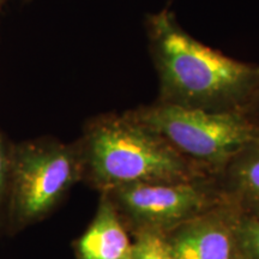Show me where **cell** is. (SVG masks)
Segmentation results:
<instances>
[{
  "label": "cell",
  "instance_id": "7a4b0ae2",
  "mask_svg": "<svg viewBox=\"0 0 259 259\" xmlns=\"http://www.w3.org/2000/svg\"><path fill=\"white\" fill-rule=\"evenodd\" d=\"M76 141L82 157V183L99 193L134 184H170L213 177L128 111L90 116Z\"/></svg>",
  "mask_w": 259,
  "mask_h": 259
},
{
  "label": "cell",
  "instance_id": "3957f363",
  "mask_svg": "<svg viewBox=\"0 0 259 259\" xmlns=\"http://www.w3.org/2000/svg\"><path fill=\"white\" fill-rule=\"evenodd\" d=\"M83 164L77 141L53 136L12 142L6 238L53 215L77 184Z\"/></svg>",
  "mask_w": 259,
  "mask_h": 259
},
{
  "label": "cell",
  "instance_id": "30bf717a",
  "mask_svg": "<svg viewBox=\"0 0 259 259\" xmlns=\"http://www.w3.org/2000/svg\"><path fill=\"white\" fill-rule=\"evenodd\" d=\"M11 145V139H9L8 136L0 130V240L6 238Z\"/></svg>",
  "mask_w": 259,
  "mask_h": 259
},
{
  "label": "cell",
  "instance_id": "8992f818",
  "mask_svg": "<svg viewBox=\"0 0 259 259\" xmlns=\"http://www.w3.org/2000/svg\"><path fill=\"white\" fill-rule=\"evenodd\" d=\"M241 213L228 199L166 233L176 259H240Z\"/></svg>",
  "mask_w": 259,
  "mask_h": 259
},
{
  "label": "cell",
  "instance_id": "52a82bcc",
  "mask_svg": "<svg viewBox=\"0 0 259 259\" xmlns=\"http://www.w3.org/2000/svg\"><path fill=\"white\" fill-rule=\"evenodd\" d=\"M130 233L105 194H99L95 215L72 242L76 259H126L131 248Z\"/></svg>",
  "mask_w": 259,
  "mask_h": 259
},
{
  "label": "cell",
  "instance_id": "7c38bea8",
  "mask_svg": "<svg viewBox=\"0 0 259 259\" xmlns=\"http://www.w3.org/2000/svg\"><path fill=\"white\" fill-rule=\"evenodd\" d=\"M244 114L247 116L253 124L259 126V84L257 88H255L253 95L251 96L247 106L245 107Z\"/></svg>",
  "mask_w": 259,
  "mask_h": 259
},
{
  "label": "cell",
  "instance_id": "9c48e42d",
  "mask_svg": "<svg viewBox=\"0 0 259 259\" xmlns=\"http://www.w3.org/2000/svg\"><path fill=\"white\" fill-rule=\"evenodd\" d=\"M132 238L134 241L126 259H176L163 233L141 232Z\"/></svg>",
  "mask_w": 259,
  "mask_h": 259
},
{
  "label": "cell",
  "instance_id": "277c9868",
  "mask_svg": "<svg viewBox=\"0 0 259 259\" xmlns=\"http://www.w3.org/2000/svg\"><path fill=\"white\" fill-rule=\"evenodd\" d=\"M128 113L213 177L259 138V126L242 112H208L155 101Z\"/></svg>",
  "mask_w": 259,
  "mask_h": 259
},
{
  "label": "cell",
  "instance_id": "8fae6325",
  "mask_svg": "<svg viewBox=\"0 0 259 259\" xmlns=\"http://www.w3.org/2000/svg\"><path fill=\"white\" fill-rule=\"evenodd\" d=\"M240 259H259V221L241 215L238 225Z\"/></svg>",
  "mask_w": 259,
  "mask_h": 259
},
{
  "label": "cell",
  "instance_id": "4fadbf2b",
  "mask_svg": "<svg viewBox=\"0 0 259 259\" xmlns=\"http://www.w3.org/2000/svg\"><path fill=\"white\" fill-rule=\"evenodd\" d=\"M12 2H22V3H29L30 0H0V19L3 17V14H4L5 9L8 8V5Z\"/></svg>",
  "mask_w": 259,
  "mask_h": 259
},
{
  "label": "cell",
  "instance_id": "5b68a950",
  "mask_svg": "<svg viewBox=\"0 0 259 259\" xmlns=\"http://www.w3.org/2000/svg\"><path fill=\"white\" fill-rule=\"evenodd\" d=\"M102 194L131 235L141 232L166 234L227 200L216 177L170 184H134Z\"/></svg>",
  "mask_w": 259,
  "mask_h": 259
},
{
  "label": "cell",
  "instance_id": "ba28073f",
  "mask_svg": "<svg viewBox=\"0 0 259 259\" xmlns=\"http://www.w3.org/2000/svg\"><path fill=\"white\" fill-rule=\"evenodd\" d=\"M216 179L241 215L259 221V138L242 148Z\"/></svg>",
  "mask_w": 259,
  "mask_h": 259
},
{
  "label": "cell",
  "instance_id": "6da1fadb",
  "mask_svg": "<svg viewBox=\"0 0 259 259\" xmlns=\"http://www.w3.org/2000/svg\"><path fill=\"white\" fill-rule=\"evenodd\" d=\"M148 47L158 78L157 102L208 112H242L259 84V65L206 46L168 9L145 19Z\"/></svg>",
  "mask_w": 259,
  "mask_h": 259
}]
</instances>
